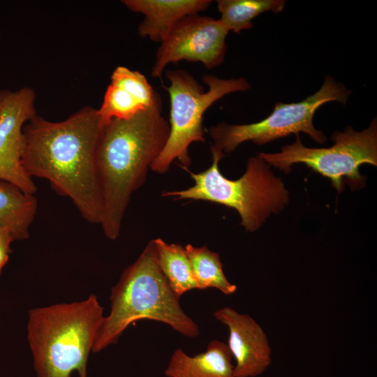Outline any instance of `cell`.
<instances>
[{"instance_id": "1", "label": "cell", "mask_w": 377, "mask_h": 377, "mask_svg": "<svg viewBox=\"0 0 377 377\" xmlns=\"http://www.w3.org/2000/svg\"><path fill=\"white\" fill-rule=\"evenodd\" d=\"M104 127L98 109L84 106L59 121L36 114L23 130L22 163L27 174L48 181L86 221L99 225L103 203L96 156Z\"/></svg>"}, {"instance_id": "2", "label": "cell", "mask_w": 377, "mask_h": 377, "mask_svg": "<svg viewBox=\"0 0 377 377\" xmlns=\"http://www.w3.org/2000/svg\"><path fill=\"white\" fill-rule=\"evenodd\" d=\"M169 131L161 96L135 116L114 119L104 127L96 163L103 203L100 225L108 239L119 237L131 196L145 184Z\"/></svg>"}, {"instance_id": "3", "label": "cell", "mask_w": 377, "mask_h": 377, "mask_svg": "<svg viewBox=\"0 0 377 377\" xmlns=\"http://www.w3.org/2000/svg\"><path fill=\"white\" fill-rule=\"evenodd\" d=\"M110 300L111 310L104 317L93 353L115 344L131 324L142 319L163 323L188 337L200 334L198 326L182 309L179 297L158 265L153 239L122 272Z\"/></svg>"}, {"instance_id": "4", "label": "cell", "mask_w": 377, "mask_h": 377, "mask_svg": "<svg viewBox=\"0 0 377 377\" xmlns=\"http://www.w3.org/2000/svg\"><path fill=\"white\" fill-rule=\"evenodd\" d=\"M96 297L30 311L28 341L38 377H87L89 355L102 325Z\"/></svg>"}, {"instance_id": "5", "label": "cell", "mask_w": 377, "mask_h": 377, "mask_svg": "<svg viewBox=\"0 0 377 377\" xmlns=\"http://www.w3.org/2000/svg\"><path fill=\"white\" fill-rule=\"evenodd\" d=\"M211 151L212 163L209 168L199 173L185 170L193 179V186L163 191L162 196L176 200H206L233 208L240 216L241 225L249 232L256 231L271 214H278L285 208L289 202L288 191L282 179L258 154L248 159L241 177L232 180L219 170L225 154L212 147Z\"/></svg>"}, {"instance_id": "6", "label": "cell", "mask_w": 377, "mask_h": 377, "mask_svg": "<svg viewBox=\"0 0 377 377\" xmlns=\"http://www.w3.org/2000/svg\"><path fill=\"white\" fill-rule=\"evenodd\" d=\"M169 86L170 131L165 147L150 169L158 174L168 172L171 163L178 160L183 169H188L191 159L188 148L193 142H205L202 126L205 112L223 96L246 91L251 84L244 77L223 79L212 74L202 76L207 91L186 70L165 72Z\"/></svg>"}, {"instance_id": "7", "label": "cell", "mask_w": 377, "mask_h": 377, "mask_svg": "<svg viewBox=\"0 0 377 377\" xmlns=\"http://www.w3.org/2000/svg\"><path fill=\"white\" fill-rule=\"evenodd\" d=\"M295 141L283 146L280 152L258 154L269 165L288 173L295 163H304L314 172L330 179L334 188L341 193L346 182L352 189L364 186L365 178L360 172L364 164L377 166V121L356 131L348 126L343 131H334V144L327 148L305 147L295 135Z\"/></svg>"}, {"instance_id": "8", "label": "cell", "mask_w": 377, "mask_h": 377, "mask_svg": "<svg viewBox=\"0 0 377 377\" xmlns=\"http://www.w3.org/2000/svg\"><path fill=\"white\" fill-rule=\"evenodd\" d=\"M351 94L341 82L325 75L320 88L303 101L276 103L272 113L264 119L247 124H230L222 121L208 128L213 141L212 147L230 153L244 142L265 145L290 134L304 133L316 142L323 144L325 135L316 129L313 120L316 111L323 105L337 101L343 105Z\"/></svg>"}, {"instance_id": "9", "label": "cell", "mask_w": 377, "mask_h": 377, "mask_svg": "<svg viewBox=\"0 0 377 377\" xmlns=\"http://www.w3.org/2000/svg\"><path fill=\"white\" fill-rule=\"evenodd\" d=\"M228 32L220 19L198 14L182 18L160 43L151 76L161 77L168 64L180 61L200 62L207 69L220 66L225 59Z\"/></svg>"}, {"instance_id": "10", "label": "cell", "mask_w": 377, "mask_h": 377, "mask_svg": "<svg viewBox=\"0 0 377 377\" xmlns=\"http://www.w3.org/2000/svg\"><path fill=\"white\" fill-rule=\"evenodd\" d=\"M36 94L30 87L0 90V180L35 194L36 184L25 172L22 158L24 127L36 114Z\"/></svg>"}, {"instance_id": "11", "label": "cell", "mask_w": 377, "mask_h": 377, "mask_svg": "<svg viewBox=\"0 0 377 377\" xmlns=\"http://www.w3.org/2000/svg\"><path fill=\"white\" fill-rule=\"evenodd\" d=\"M215 318L229 330L228 348L235 358V377H256L271 364V348L267 334L248 314L229 306L214 313Z\"/></svg>"}, {"instance_id": "12", "label": "cell", "mask_w": 377, "mask_h": 377, "mask_svg": "<svg viewBox=\"0 0 377 377\" xmlns=\"http://www.w3.org/2000/svg\"><path fill=\"white\" fill-rule=\"evenodd\" d=\"M160 95L138 71L118 66L112 73L98 109L102 124L114 119H128L150 107Z\"/></svg>"}, {"instance_id": "13", "label": "cell", "mask_w": 377, "mask_h": 377, "mask_svg": "<svg viewBox=\"0 0 377 377\" xmlns=\"http://www.w3.org/2000/svg\"><path fill=\"white\" fill-rule=\"evenodd\" d=\"M130 10L144 18L138 27L140 37L161 43L182 18L198 14L212 4L210 0H123Z\"/></svg>"}, {"instance_id": "14", "label": "cell", "mask_w": 377, "mask_h": 377, "mask_svg": "<svg viewBox=\"0 0 377 377\" xmlns=\"http://www.w3.org/2000/svg\"><path fill=\"white\" fill-rule=\"evenodd\" d=\"M167 377H235L232 354L227 344L213 340L206 351L194 356L177 348L165 369Z\"/></svg>"}, {"instance_id": "15", "label": "cell", "mask_w": 377, "mask_h": 377, "mask_svg": "<svg viewBox=\"0 0 377 377\" xmlns=\"http://www.w3.org/2000/svg\"><path fill=\"white\" fill-rule=\"evenodd\" d=\"M37 209L38 200L34 194L0 180V226L6 228L15 241L29 238Z\"/></svg>"}, {"instance_id": "16", "label": "cell", "mask_w": 377, "mask_h": 377, "mask_svg": "<svg viewBox=\"0 0 377 377\" xmlns=\"http://www.w3.org/2000/svg\"><path fill=\"white\" fill-rule=\"evenodd\" d=\"M153 241L158 265L175 294L180 297L188 290L198 289L185 248L168 244L161 238Z\"/></svg>"}, {"instance_id": "17", "label": "cell", "mask_w": 377, "mask_h": 377, "mask_svg": "<svg viewBox=\"0 0 377 377\" xmlns=\"http://www.w3.org/2000/svg\"><path fill=\"white\" fill-rule=\"evenodd\" d=\"M198 289L215 288L226 295L233 294L237 286L226 278L219 254L206 246L195 247L188 244L184 247Z\"/></svg>"}, {"instance_id": "18", "label": "cell", "mask_w": 377, "mask_h": 377, "mask_svg": "<svg viewBox=\"0 0 377 377\" xmlns=\"http://www.w3.org/2000/svg\"><path fill=\"white\" fill-rule=\"evenodd\" d=\"M284 0H218L217 8L221 21L228 31L237 34L253 27L252 21L260 14L272 11L281 12Z\"/></svg>"}, {"instance_id": "19", "label": "cell", "mask_w": 377, "mask_h": 377, "mask_svg": "<svg viewBox=\"0 0 377 377\" xmlns=\"http://www.w3.org/2000/svg\"><path fill=\"white\" fill-rule=\"evenodd\" d=\"M10 243L0 242V274L6 265L11 252Z\"/></svg>"}, {"instance_id": "20", "label": "cell", "mask_w": 377, "mask_h": 377, "mask_svg": "<svg viewBox=\"0 0 377 377\" xmlns=\"http://www.w3.org/2000/svg\"><path fill=\"white\" fill-rule=\"evenodd\" d=\"M14 240L10 232L5 228L0 226V242L12 243Z\"/></svg>"}, {"instance_id": "21", "label": "cell", "mask_w": 377, "mask_h": 377, "mask_svg": "<svg viewBox=\"0 0 377 377\" xmlns=\"http://www.w3.org/2000/svg\"><path fill=\"white\" fill-rule=\"evenodd\" d=\"M0 42H1V31H0Z\"/></svg>"}]
</instances>
